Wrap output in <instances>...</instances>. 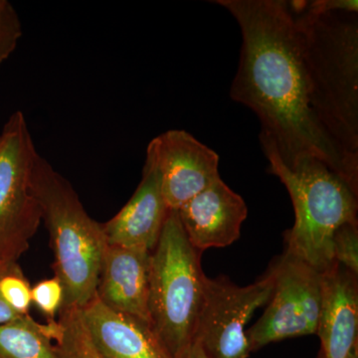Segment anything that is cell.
<instances>
[{"instance_id":"6da1fadb","label":"cell","mask_w":358,"mask_h":358,"mask_svg":"<svg viewBox=\"0 0 358 358\" xmlns=\"http://www.w3.org/2000/svg\"><path fill=\"white\" fill-rule=\"evenodd\" d=\"M239 24V66L230 96L260 120V136L274 143L291 166L315 157L338 174L358 194L353 171L313 115L307 75L293 13L286 0H214Z\"/></svg>"},{"instance_id":"7a4b0ae2","label":"cell","mask_w":358,"mask_h":358,"mask_svg":"<svg viewBox=\"0 0 358 358\" xmlns=\"http://www.w3.org/2000/svg\"><path fill=\"white\" fill-rule=\"evenodd\" d=\"M307 75L310 109L358 173V13L324 10L292 0Z\"/></svg>"},{"instance_id":"3957f363","label":"cell","mask_w":358,"mask_h":358,"mask_svg":"<svg viewBox=\"0 0 358 358\" xmlns=\"http://www.w3.org/2000/svg\"><path fill=\"white\" fill-rule=\"evenodd\" d=\"M268 173L286 186L293 202L294 224L285 233V251L324 273L334 265L333 239L339 227L357 221V196L350 186L315 157H301L291 166L274 143L259 136Z\"/></svg>"},{"instance_id":"277c9868","label":"cell","mask_w":358,"mask_h":358,"mask_svg":"<svg viewBox=\"0 0 358 358\" xmlns=\"http://www.w3.org/2000/svg\"><path fill=\"white\" fill-rule=\"evenodd\" d=\"M32 186L48 231L53 270L64 289L62 308H84L95 296L107 239L72 185L38 155Z\"/></svg>"},{"instance_id":"5b68a950","label":"cell","mask_w":358,"mask_h":358,"mask_svg":"<svg viewBox=\"0 0 358 358\" xmlns=\"http://www.w3.org/2000/svg\"><path fill=\"white\" fill-rule=\"evenodd\" d=\"M201 252L186 237L178 212L169 210L150 257L148 313L152 331L173 358H182L194 341L207 278Z\"/></svg>"},{"instance_id":"8992f818","label":"cell","mask_w":358,"mask_h":358,"mask_svg":"<svg viewBox=\"0 0 358 358\" xmlns=\"http://www.w3.org/2000/svg\"><path fill=\"white\" fill-rule=\"evenodd\" d=\"M38 155L24 114L16 110L0 134V266L18 263L41 223L32 186Z\"/></svg>"},{"instance_id":"52a82bcc","label":"cell","mask_w":358,"mask_h":358,"mask_svg":"<svg viewBox=\"0 0 358 358\" xmlns=\"http://www.w3.org/2000/svg\"><path fill=\"white\" fill-rule=\"evenodd\" d=\"M274 279L265 312L246 331L250 350L287 338L317 334L322 308V273L285 251L271 264Z\"/></svg>"},{"instance_id":"ba28073f","label":"cell","mask_w":358,"mask_h":358,"mask_svg":"<svg viewBox=\"0 0 358 358\" xmlns=\"http://www.w3.org/2000/svg\"><path fill=\"white\" fill-rule=\"evenodd\" d=\"M273 287L270 268L260 280L246 287L237 286L226 277L207 278L194 336L206 358L249 357L251 350L245 327L259 308L267 305Z\"/></svg>"},{"instance_id":"9c48e42d","label":"cell","mask_w":358,"mask_h":358,"mask_svg":"<svg viewBox=\"0 0 358 358\" xmlns=\"http://www.w3.org/2000/svg\"><path fill=\"white\" fill-rule=\"evenodd\" d=\"M148 145L155 152L162 194L169 210L178 211L220 178L219 155L187 131L171 129Z\"/></svg>"},{"instance_id":"30bf717a","label":"cell","mask_w":358,"mask_h":358,"mask_svg":"<svg viewBox=\"0 0 358 358\" xmlns=\"http://www.w3.org/2000/svg\"><path fill=\"white\" fill-rule=\"evenodd\" d=\"M176 212L188 241L201 253L236 242L248 215L244 199L221 178Z\"/></svg>"},{"instance_id":"8fae6325","label":"cell","mask_w":358,"mask_h":358,"mask_svg":"<svg viewBox=\"0 0 358 358\" xmlns=\"http://www.w3.org/2000/svg\"><path fill=\"white\" fill-rule=\"evenodd\" d=\"M169 212L155 152L148 145L140 185L119 213L103 224L107 243L152 253L159 242Z\"/></svg>"},{"instance_id":"7c38bea8","label":"cell","mask_w":358,"mask_h":358,"mask_svg":"<svg viewBox=\"0 0 358 358\" xmlns=\"http://www.w3.org/2000/svg\"><path fill=\"white\" fill-rule=\"evenodd\" d=\"M150 252L106 245L96 296L115 312L150 324Z\"/></svg>"},{"instance_id":"4fadbf2b","label":"cell","mask_w":358,"mask_h":358,"mask_svg":"<svg viewBox=\"0 0 358 358\" xmlns=\"http://www.w3.org/2000/svg\"><path fill=\"white\" fill-rule=\"evenodd\" d=\"M358 275L334 263L322 273L317 336L322 358H348L358 348Z\"/></svg>"},{"instance_id":"5bb4252c","label":"cell","mask_w":358,"mask_h":358,"mask_svg":"<svg viewBox=\"0 0 358 358\" xmlns=\"http://www.w3.org/2000/svg\"><path fill=\"white\" fill-rule=\"evenodd\" d=\"M82 317L96 348L109 358H173L145 320L115 312L96 294Z\"/></svg>"},{"instance_id":"9a60e30c","label":"cell","mask_w":358,"mask_h":358,"mask_svg":"<svg viewBox=\"0 0 358 358\" xmlns=\"http://www.w3.org/2000/svg\"><path fill=\"white\" fill-rule=\"evenodd\" d=\"M56 327L57 320L39 324L30 315L0 324V358H59Z\"/></svg>"},{"instance_id":"2e32d148","label":"cell","mask_w":358,"mask_h":358,"mask_svg":"<svg viewBox=\"0 0 358 358\" xmlns=\"http://www.w3.org/2000/svg\"><path fill=\"white\" fill-rule=\"evenodd\" d=\"M58 315L53 343L59 358H109L94 343L80 308H62Z\"/></svg>"},{"instance_id":"e0dca14e","label":"cell","mask_w":358,"mask_h":358,"mask_svg":"<svg viewBox=\"0 0 358 358\" xmlns=\"http://www.w3.org/2000/svg\"><path fill=\"white\" fill-rule=\"evenodd\" d=\"M31 289L18 263L0 270V296L18 315H29L32 305Z\"/></svg>"},{"instance_id":"ac0fdd59","label":"cell","mask_w":358,"mask_h":358,"mask_svg":"<svg viewBox=\"0 0 358 358\" xmlns=\"http://www.w3.org/2000/svg\"><path fill=\"white\" fill-rule=\"evenodd\" d=\"M17 11L7 0H0V65L13 55L22 37Z\"/></svg>"},{"instance_id":"d6986e66","label":"cell","mask_w":358,"mask_h":358,"mask_svg":"<svg viewBox=\"0 0 358 358\" xmlns=\"http://www.w3.org/2000/svg\"><path fill=\"white\" fill-rule=\"evenodd\" d=\"M32 303L47 322L55 320L64 303V289L57 277L43 280L35 284L31 289Z\"/></svg>"},{"instance_id":"ffe728a7","label":"cell","mask_w":358,"mask_h":358,"mask_svg":"<svg viewBox=\"0 0 358 358\" xmlns=\"http://www.w3.org/2000/svg\"><path fill=\"white\" fill-rule=\"evenodd\" d=\"M334 263L358 275V222L346 223L336 231L333 239Z\"/></svg>"},{"instance_id":"44dd1931","label":"cell","mask_w":358,"mask_h":358,"mask_svg":"<svg viewBox=\"0 0 358 358\" xmlns=\"http://www.w3.org/2000/svg\"><path fill=\"white\" fill-rule=\"evenodd\" d=\"M0 270H1V268H0ZM22 317H24V315H18V313L14 312L13 310H11V308L4 303V301L2 300L1 296H0V324L13 322V320L21 319Z\"/></svg>"},{"instance_id":"7402d4cb","label":"cell","mask_w":358,"mask_h":358,"mask_svg":"<svg viewBox=\"0 0 358 358\" xmlns=\"http://www.w3.org/2000/svg\"><path fill=\"white\" fill-rule=\"evenodd\" d=\"M182 358H206V357L199 343L194 341Z\"/></svg>"},{"instance_id":"603a6c76","label":"cell","mask_w":358,"mask_h":358,"mask_svg":"<svg viewBox=\"0 0 358 358\" xmlns=\"http://www.w3.org/2000/svg\"><path fill=\"white\" fill-rule=\"evenodd\" d=\"M348 358H358V348H355L352 353H350Z\"/></svg>"},{"instance_id":"cb8c5ba5","label":"cell","mask_w":358,"mask_h":358,"mask_svg":"<svg viewBox=\"0 0 358 358\" xmlns=\"http://www.w3.org/2000/svg\"><path fill=\"white\" fill-rule=\"evenodd\" d=\"M4 267H6V266H0V268H4Z\"/></svg>"},{"instance_id":"d4e9b609","label":"cell","mask_w":358,"mask_h":358,"mask_svg":"<svg viewBox=\"0 0 358 358\" xmlns=\"http://www.w3.org/2000/svg\"><path fill=\"white\" fill-rule=\"evenodd\" d=\"M319 358H322V355H320V357Z\"/></svg>"}]
</instances>
